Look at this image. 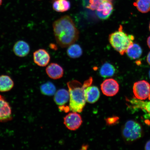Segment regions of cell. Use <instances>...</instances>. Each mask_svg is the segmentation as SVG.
I'll list each match as a JSON object with an SVG mask.
<instances>
[{"label":"cell","mask_w":150,"mask_h":150,"mask_svg":"<svg viewBox=\"0 0 150 150\" xmlns=\"http://www.w3.org/2000/svg\"><path fill=\"white\" fill-rule=\"evenodd\" d=\"M147 61L148 63H149V65H150V52L148 54L147 58Z\"/></svg>","instance_id":"484cf974"},{"label":"cell","mask_w":150,"mask_h":150,"mask_svg":"<svg viewBox=\"0 0 150 150\" xmlns=\"http://www.w3.org/2000/svg\"><path fill=\"white\" fill-rule=\"evenodd\" d=\"M14 86L13 81L7 75L0 76V92H6L12 89Z\"/></svg>","instance_id":"9a60e30c"},{"label":"cell","mask_w":150,"mask_h":150,"mask_svg":"<svg viewBox=\"0 0 150 150\" xmlns=\"http://www.w3.org/2000/svg\"><path fill=\"white\" fill-rule=\"evenodd\" d=\"M149 30L150 31V23L149 25Z\"/></svg>","instance_id":"f546056e"},{"label":"cell","mask_w":150,"mask_h":150,"mask_svg":"<svg viewBox=\"0 0 150 150\" xmlns=\"http://www.w3.org/2000/svg\"><path fill=\"white\" fill-rule=\"evenodd\" d=\"M142 52V49L139 45L133 43L127 49L126 53L130 59H135L141 56Z\"/></svg>","instance_id":"e0dca14e"},{"label":"cell","mask_w":150,"mask_h":150,"mask_svg":"<svg viewBox=\"0 0 150 150\" xmlns=\"http://www.w3.org/2000/svg\"><path fill=\"white\" fill-rule=\"evenodd\" d=\"M12 119L11 106L4 97L0 95V122H6Z\"/></svg>","instance_id":"ba28073f"},{"label":"cell","mask_w":150,"mask_h":150,"mask_svg":"<svg viewBox=\"0 0 150 150\" xmlns=\"http://www.w3.org/2000/svg\"><path fill=\"white\" fill-rule=\"evenodd\" d=\"M106 1H112V0H89V4L87 8L91 10H96L101 4Z\"/></svg>","instance_id":"603a6c76"},{"label":"cell","mask_w":150,"mask_h":150,"mask_svg":"<svg viewBox=\"0 0 150 150\" xmlns=\"http://www.w3.org/2000/svg\"><path fill=\"white\" fill-rule=\"evenodd\" d=\"M131 103L135 107L145 110L150 114V101L144 102L140 100L133 99L131 101Z\"/></svg>","instance_id":"7402d4cb"},{"label":"cell","mask_w":150,"mask_h":150,"mask_svg":"<svg viewBox=\"0 0 150 150\" xmlns=\"http://www.w3.org/2000/svg\"><path fill=\"white\" fill-rule=\"evenodd\" d=\"M92 77L84 81L83 85L77 80H73L67 83L70 95L69 107L73 112H81L86 104L84 91L86 88L91 86L93 82Z\"/></svg>","instance_id":"7a4b0ae2"},{"label":"cell","mask_w":150,"mask_h":150,"mask_svg":"<svg viewBox=\"0 0 150 150\" xmlns=\"http://www.w3.org/2000/svg\"><path fill=\"white\" fill-rule=\"evenodd\" d=\"M133 92L135 96L140 100H145L150 95V85L145 80L135 82L133 86Z\"/></svg>","instance_id":"5b68a950"},{"label":"cell","mask_w":150,"mask_h":150,"mask_svg":"<svg viewBox=\"0 0 150 150\" xmlns=\"http://www.w3.org/2000/svg\"><path fill=\"white\" fill-rule=\"evenodd\" d=\"M115 73V69L109 63L103 64L99 70V74L102 77L106 78L113 76Z\"/></svg>","instance_id":"2e32d148"},{"label":"cell","mask_w":150,"mask_h":150,"mask_svg":"<svg viewBox=\"0 0 150 150\" xmlns=\"http://www.w3.org/2000/svg\"><path fill=\"white\" fill-rule=\"evenodd\" d=\"M142 134V127L139 123L133 120L127 121L124 125L122 134L127 142H132L141 137Z\"/></svg>","instance_id":"277c9868"},{"label":"cell","mask_w":150,"mask_h":150,"mask_svg":"<svg viewBox=\"0 0 150 150\" xmlns=\"http://www.w3.org/2000/svg\"><path fill=\"white\" fill-rule=\"evenodd\" d=\"M134 5L141 13H147L150 11V0H136Z\"/></svg>","instance_id":"44dd1931"},{"label":"cell","mask_w":150,"mask_h":150,"mask_svg":"<svg viewBox=\"0 0 150 150\" xmlns=\"http://www.w3.org/2000/svg\"><path fill=\"white\" fill-rule=\"evenodd\" d=\"M52 7L56 12H64L70 9L71 4L68 0H55L54 1Z\"/></svg>","instance_id":"ac0fdd59"},{"label":"cell","mask_w":150,"mask_h":150,"mask_svg":"<svg viewBox=\"0 0 150 150\" xmlns=\"http://www.w3.org/2000/svg\"><path fill=\"white\" fill-rule=\"evenodd\" d=\"M86 101L93 104L98 100L100 96L98 88L95 86H89L86 88L84 91Z\"/></svg>","instance_id":"4fadbf2b"},{"label":"cell","mask_w":150,"mask_h":150,"mask_svg":"<svg viewBox=\"0 0 150 150\" xmlns=\"http://www.w3.org/2000/svg\"><path fill=\"white\" fill-rule=\"evenodd\" d=\"M33 59L35 64L39 67H45L49 63L50 57L46 50L40 49L33 52Z\"/></svg>","instance_id":"30bf717a"},{"label":"cell","mask_w":150,"mask_h":150,"mask_svg":"<svg viewBox=\"0 0 150 150\" xmlns=\"http://www.w3.org/2000/svg\"><path fill=\"white\" fill-rule=\"evenodd\" d=\"M101 89L103 93L106 96H113L119 92V85L115 80L108 79L101 84Z\"/></svg>","instance_id":"52a82bcc"},{"label":"cell","mask_w":150,"mask_h":150,"mask_svg":"<svg viewBox=\"0 0 150 150\" xmlns=\"http://www.w3.org/2000/svg\"><path fill=\"white\" fill-rule=\"evenodd\" d=\"M145 149L150 150V140L147 142L146 144Z\"/></svg>","instance_id":"d4e9b609"},{"label":"cell","mask_w":150,"mask_h":150,"mask_svg":"<svg viewBox=\"0 0 150 150\" xmlns=\"http://www.w3.org/2000/svg\"><path fill=\"white\" fill-rule=\"evenodd\" d=\"M149 78L150 79V70H149Z\"/></svg>","instance_id":"f1b7e54d"},{"label":"cell","mask_w":150,"mask_h":150,"mask_svg":"<svg viewBox=\"0 0 150 150\" xmlns=\"http://www.w3.org/2000/svg\"><path fill=\"white\" fill-rule=\"evenodd\" d=\"M147 44L148 46H149V48L150 49V35L147 38Z\"/></svg>","instance_id":"4316f807"},{"label":"cell","mask_w":150,"mask_h":150,"mask_svg":"<svg viewBox=\"0 0 150 150\" xmlns=\"http://www.w3.org/2000/svg\"><path fill=\"white\" fill-rule=\"evenodd\" d=\"M67 55L72 59L79 58L83 53L82 49L78 44H74L69 46L67 50Z\"/></svg>","instance_id":"d6986e66"},{"label":"cell","mask_w":150,"mask_h":150,"mask_svg":"<svg viewBox=\"0 0 150 150\" xmlns=\"http://www.w3.org/2000/svg\"><path fill=\"white\" fill-rule=\"evenodd\" d=\"M81 116L77 112H73L66 116L64 119V123L67 129L71 130H76L82 125Z\"/></svg>","instance_id":"8992f818"},{"label":"cell","mask_w":150,"mask_h":150,"mask_svg":"<svg viewBox=\"0 0 150 150\" xmlns=\"http://www.w3.org/2000/svg\"><path fill=\"white\" fill-rule=\"evenodd\" d=\"M70 99L69 92L65 89H61L55 93L54 100L58 105L63 106L68 102Z\"/></svg>","instance_id":"5bb4252c"},{"label":"cell","mask_w":150,"mask_h":150,"mask_svg":"<svg viewBox=\"0 0 150 150\" xmlns=\"http://www.w3.org/2000/svg\"><path fill=\"white\" fill-rule=\"evenodd\" d=\"M46 71L47 74L52 79H59L63 76V69L57 63H50L46 67Z\"/></svg>","instance_id":"7c38bea8"},{"label":"cell","mask_w":150,"mask_h":150,"mask_svg":"<svg viewBox=\"0 0 150 150\" xmlns=\"http://www.w3.org/2000/svg\"><path fill=\"white\" fill-rule=\"evenodd\" d=\"M13 50L16 56L23 57L29 54L30 48L28 43L24 40H20L15 43Z\"/></svg>","instance_id":"8fae6325"},{"label":"cell","mask_w":150,"mask_h":150,"mask_svg":"<svg viewBox=\"0 0 150 150\" xmlns=\"http://www.w3.org/2000/svg\"><path fill=\"white\" fill-rule=\"evenodd\" d=\"M113 11L112 1H106L99 6L96 10V14L100 19L105 20L110 17Z\"/></svg>","instance_id":"9c48e42d"},{"label":"cell","mask_w":150,"mask_h":150,"mask_svg":"<svg viewBox=\"0 0 150 150\" xmlns=\"http://www.w3.org/2000/svg\"><path fill=\"white\" fill-rule=\"evenodd\" d=\"M2 1L3 0H0V6L2 4Z\"/></svg>","instance_id":"83f0119b"},{"label":"cell","mask_w":150,"mask_h":150,"mask_svg":"<svg viewBox=\"0 0 150 150\" xmlns=\"http://www.w3.org/2000/svg\"><path fill=\"white\" fill-rule=\"evenodd\" d=\"M54 36L61 47L65 48L78 40L79 33L70 16H65L55 21L53 24Z\"/></svg>","instance_id":"6da1fadb"},{"label":"cell","mask_w":150,"mask_h":150,"mask_svg":"<svg viewBox=\"0 0 150 150\" xmlns=\"http://www.w3.org/2000/svg\"><path fill=\"white\" fill-rule=\"evenodd\" d=\"M134 37L132 35H127L123 30V27L120 25L118 30L110 34L109 41L114 49L123 55L126 53L127 49L134 43Z\"/></svg>","instance_id":"3957f363"},{"label":"cell","mask_w":150,"mask_h":150,"mask_svg":"<svg viewBox=\"0 0 150 150\" xmlns=\"http://www.w3.org/2000/svg\"><path fill=\"white\" fill-rule=\"evenodd\" d=\"M40 90L42 94L51 96L55 93L56 88L54 84L48 82L42 84L40 86Z\"/></svg>","instance_id":"ffe728a7"},{"label":"cell","mask_w":150,"mask_h":150,"mask_svg":"<svg viewBox=\"0 0 150 150\" xmlns=\"http://www.w3.org/2000/svg\"><path fill=\"white\" fill-rule=\"evenodd\" d=\"M119 118L117 117H113L108 118L106 120V123L108 125H114L117 123Z\"/></svg>","instance_id":"cb8c5ba5"}]
</instances>
